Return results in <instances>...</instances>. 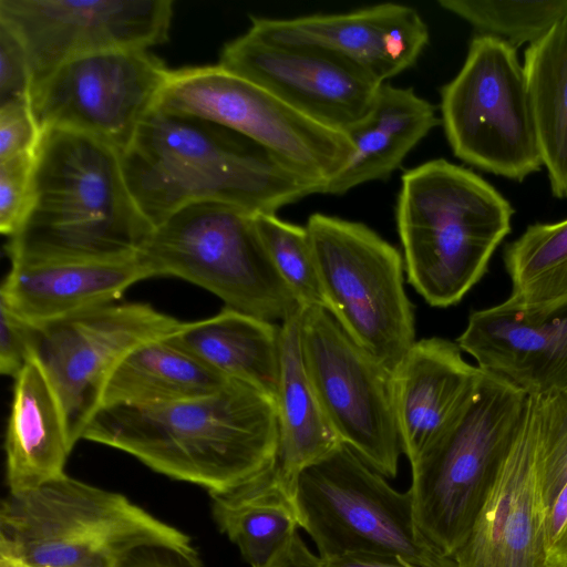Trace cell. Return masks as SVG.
Masks as SVG:
<instances>
[{"instance_id":"obj_1","label":"cell","mask_w":567,"mask_h":567,"mask_svg":"<svg viewBox=\"0 0 567 567\" xmlns=\"http://www.w3.org/2000/svg\"><path fill=\"white\" fill-rule=\"evenodd\" d=\"M76 440L123 451L159 474L216 496L276 466L279 426L274 399L228 380L197 398L99 409L80 424Z\"/></svg>"},{"instance_id":"obj_2","label":"cell","mask_w":567,"mask_h":567,"mask_svg":"<svg viewBox=\"0 0 567 567\" xmlns=\"http://www.w3.org/2000/svg\"><path fill=\"white\" fill-rule=\"evenodd\" d=\"M127 185L153 226L189 204L276 214L324 184L217 123L156 106L121 153Z\"/></svg>"},{"instance_id":"obj_3","label":"cell","mask_w":567,"mask_h":567,"mask_svg":"<svg viewBox=\"0 0 567 567\" xmlns=\"http://www.w3.org/2000/svg\"><path fill=\"white\" fill-rule=\"evenodd\" d=\"M154 226L125 178L121 153L50 128L35 151L30 199L6 246L11 265L135 258Z\"/></svg>"},{"instance_id":"obj_4","label":"cell","mask_w":567,"mask_h":567,"mask_svg":"<svg viewBox=\"0 0 567 567\" xmlns=\"http://www.w3.org/2000/svg\"><path fill=\"white\" fill-rule=\"evenodd\" d=\"M513 214L489 183L444 158L404 172L395 217L409 284L432 307L460 302L485 275Z\"/></svg>"},{"instance_id":"obj_5","label":"cell","mask_w":567,"mask_h":567,"mask_svg":"<svg viewBox=\"0 0 567 567\" xmlns=\"http://www.w3.org/2000/svg\"><path fill=\"white\" fill-rule=\"evenodd\" d=\"M147 545L195 549L187 534L126 496L65 473L1 505L0 556L28 567H117Z\"/></svg>"},{"instance_id":"obj_6","label":"cell","mask_w":567,"mask_h":567,"mask_svg":"<svg viewBox=\"0 0 567 567\" xmlns=\"http://www.w3.org/2000/svg\"><path fill=\"white\" fill-rule=\"evenodd\" d=\"M527 400L509 382L484 372L463 414L411 464L416 526L442 555L453 558L468 537Z\"/></svg>"},{"instance_id":"obj_7","label":"cell","mask_w":567,"mask_h":567,"mask_svg":"<svg viewBox=\"0 0 567 567\" xmlns=\"http://www.w3.org/2000/svg\"><path fill=\"white\" fill-rule=\"evenodd\" d=\"M255 216L218 202L189 204L154 226L137 259L150 278L177 277L226 307L282 322L301 306L276 270Z\"/></svg>"},{"instance_id":"obj_8","label":"cell","mask_w":567,"mask_h":567,"mask_svg":"<svg viewBox=\"0 0 567 567\" xmlns=\"http://www.w3.org/2000/svg\"><path fill=\"white\" fill-rule=\"evenodd\" d=\"M295 502L321 559L360 553L413 567H456L420 533L411 492L394 489L342 443L300 473Z\"/></svg>"},{"instance_id":"obj_9","label":"cell","mask_w":567,"mask_h":567,"mask_svg":"<svg viewBox=\"0 0 567 567\" xmlns=\"http://www.w3.org/2000/svg\"><path fill=\"white\" fill-rule=\"evenodd\" d=\"M306 228L326 309L392 373L415 342L403 256L362 223L316 213Z\"/></svg>"},{"instance_id":"obj_10","label":"cell","mask_w":567,"mask_h":567,"mask_svg":"<svg viewBox=\"0 0 567 567\" xmlns=\"http://www.w3.org/2000/svg\"><path fill=\"white\" fill-rule=\"evenodd\" d=\"M441 122L464 163L522 182L543 165L517 49L476 34L460 72L441 89Z\"/></svg>"},{"instance_id":"obj_11","label":"cell","mask_w":567,"mask_h":567,"mask_svg":"<svg viewBox=\"0 0 567 567\" xmlns=\"http://www.w3.org/2000/svg\"><path fill=\"white\" fill-rule=\"evenodd\" d=\"M156 106L230 128L324 186L353 151L344 132L306 116L218 64L171 70Z\"/></svg>"},{"instance_id":"obj_12","label":"cell","mask_w":567,"mask_h":567,"mask_svg":"<svg viewBox=\"0 0 567 567\" xmlns=\"http://www.w3.org/2000/svg\"><path fill=\"white\" fill-rule=\"evenodd\" d=\"M300 344L315 394L339 441L379 474L395 478L402 446L391 372L320 306L301 308Z\"/></svg>"},{"instance_id":"obj_13","label":"cell","mask_w":567,"mask_h":567,"mask_svg":"<svg viewBox=\"0 0 567 567\" xmlns=\"http://www.w3.org/2000/svg\"><path fill=\"white\" fill-rule=\"evenodd\" d=\"M169 71L150 50L85 54L56 68L31 94L41 131L68 130L122 153L156 107Z\"/></svg>"},{"instance_id":"obj_14","label":"cell","mask_w":567,"mask_h":567,"mask_svg":"<svg viewBox=\"0 0 567 567\" xmlns=\"http://www.w3.org/2000/svg\"><path fill=\"white\" fill-rule=\"evenodd\" d=\"M172 19V0H0V22L24 49L32 92L74 58L165 43Z\"/></svg>"},{"instance_id":"obj_15","label":"cell","mask_w":567,"mask_h":567,"mask_svg":"<svg viewBox=\"0 0 567 567\" xmlns=\"http://www.w3.org/2000/svg\"><path fill=\"white\" fill-rule=\"evenodd\" d=\"M218 65L342 132L370 111L381 85L324 49L275 41L249 29L224 45Z\"/></svg>"},{"instance_id":"obj_16","label":"cell","mask_w":567,"mask_h":567,"mask_svg":"<svg viewBox=\"0 0 567 567\" xmlns=\"http://www.w3.org/2000/svg\"><path fill=\"white\" fill-rule=\"evenodd\" d=\"M181 324L151 305L115 301L38 327L35 353L71 416L74 437L95 392L121 360Z\"/></svg>"},{"instance_id":"obj_17","label":"cell","mask_w":567,"mask_h":567,"mask_svg":"<svg viewBox=\"0 0 567 567\" xmlns=\"http://www.w3.org/2000/svg\"><path fill=\"white\" fill-rule=\"evenodd\" d=\"M547 511L536 400L528 396L470 535L453 555L456 567H547Z\"/></svg>"},{"instance_id":"obj_18","label":"cell","mask_w":567,"mask_h":567,"mask_svg":"<svg viewBox=\"0 0 567 567\" xmlns=\"http://www.w3.org/2000/svg\"><path fill=\"white\" fill-rule=\"evenodd\" d=\"M456 343L483 372L527 396L567 388V299L524 303L508 297L474 310Z\"/></svg>"},{"instance_id":"obj_19","label":"cell","mask_w":567,"mask_h":567,"mask_svg":"<svg viewBox=\"0 0 567 567\" xmlns=\"http://www.w3.org/2000/svg\"><path fill=\"white\" fill-rule=\"evenodd\" d=\"M249 30L275 41L324 49L380 84L413 66L430 38L420 13L399 3L291 19L252 16Z\"/></svg>"},{"instance_id":"obj_20","label":"cell","mask_w":567,"mask_h":567,"mask_svg":"<svg viewBox=\"0 0 567 567\" xmlns=\"http://www.w3.org/2000/svg\"><path fill=\"white\" fill-rule=\"evenodd\" d=\"M483 375L456 342L440 337L414 342L391 373L396 427L410 465L458 420Z\"/></svg>"},{"instance_id":"obj_21","label":"cell","mask_w":567,"mask_h":567,"mask_svg":"<svg viewBox=\"0 0 567 567\" xmlns=\"http://www.w3.org/2000/svg\"><path fill=\"white\" fill-rule=\"evenodd\" d=\"M147 278L137 256L16 264L2 281L0 301L40 327L115 302L132 285Z\"/></svg>"},{"instance_id":"obj_22","label":"cell","mask_w":567,"mask_h":567,"mask_svg":"<svg viewBox=\"0 0 567 567\" xmlns=\"http://www.w3.org/2000/svg\"><path fill=\"white\" fill-rule=\"evenodd\" d=\"M13 380L6 478L9 493H19L63 475L76 441L71 416L37 353Z\"/></svg>"},{"instance_id":"obj_23","label":"cell","mask_w":567,"mask_h":567,"mask_svg":"<svg viewBox=\"0 0 567 567\" xmlns=\"http://www.w3.org/2000/svg\"><path fill=\"white\" fill-rule=\"evenodd\" d=\"M435 107L411 87L380 85L370 111L344 133L353 151L327 182L323 194L343 195L357 186L384 181L439 124Z\"/></svg>"},{"instance_id":"obj_24","label":"cell","mask_w":567,"mask_h":567,"mask_svg":"<svg viewBox=\"0 0 567 567\" xmlns=\"http://www.w3.org/2000/svg\"><path fill=\"white\" fill-rule=\"evenodd\" d=\"M301 308L280 323V370L275 398L279 443L274 470L293 501L300 473L341 444L305 369L300 344Z\"/></svg>"},{"instance_id":"obj_25","label":"cell","mask_w":567,"mask_h":567,"mask_svg":"<svg viewBox=\"0 0 567 567\" xmlns=\"http://www.w3.org/2000/svg\"><path fill=\"white\" fill-rule=\"evenodd\" d=\"M281 326L224 307L217 315L182 322L171 338L219 375L275 400L280 370Z\"/></svg>"},{"instance_id":"obj_26","label":"cell","mask_w":567,"mask_h":567,"mask_svg":"<svg viewBox=\"0 0 567 567\" xmlns=\"http://www.w3.org/2000/svg\"><path fill=\"white\" fill-rule=\"evenodd\" d=\"M172 334L138 346L106 375L76 426L75 439L83 420L99 409L187 400L209 394L229 380L184 350Z\"/></svg>"},{"instance_id":"obj_27","label":"cell","mask_w":567,"mask_h":567,"mask_svg":"<svg viewBox=\"0 0 567 567\" xmlns=\"http://www.w3.org/2000/svg\"><path fill=\"white\" fill-rule=\"evenodd\" d=\"M523 68L551 194L567 198V17L526 48Z\"/></svg>"},{"instance_id":"obj_28","label":"cell","mask_w":567,"mask_h":567,"mask_svg":"<svg viewBox=\"0 0 567 567\" xmlns=\"http://www.w3.org/2000/svg\"><path fill=\"white\" fill-rule=\"evenodd\" d=\"M274 468L237 489L212 496L217 527L251 567H265L300 527L296 502Z\"/></svg>"},{"instance_id":"obj_29","label":"cell","mask_w":567,"mask_h":567,"mask_svg":"<svg viewBox=\"0 0 567 567\" xmlns=\"http://www.w3.org/2000/svg\"><path fill=\"white\" fill-rule=\"evenodd\" d=\"M504 264L511 298L524 303L567 299V218L529 225L505 247Z\"/></svg>"},{"instance_id":"obj_30","label":"cell","mask_w":567,"mask_h":567,"mask_svg":"<svg viewBox=\"0 0 567 567\" xmlns=\"http://www.w3.org/2000/svg\"><path fill=\"white\" fill-rule=\"evenodd\" d=\"M437 3L468 22L476 34L501 39L516 49L536 42L567 17V0H439Z\"/></svg>"},{"instance_id":"obj_31","label":"cell","mask_w":567,"mask_h":567,"mask_svg":"<svg viewBox=\"0 0 567 567\" xmlns=\"http://www.w3.org/2000/svg\"><path fill=\"white\" fill-rule=\"evenodd\" d=\"M255 223L265 248L282 280L301 307L326 308L308 230L276 214H259Z\"/></svg>"},{"instance_id":"obj_32","label":"cell","mask_w":567,"mask_h":567,"mask_svg":"<svg viewBox=\"0 0 567 567\" xmlns=\"http://www.w3.org/2000/svg\"><path fill=\"white\" fill-rule=\"evenodd\" d=\"M535 400L548 508L567 483V388Z\"/></svg>"},{"instance_id":"obj_33","label":"cell","mask_w":567,"mask_h":567,"mask_svg":"<svg viewBox=\"0 0 567 567\" xmlns=\"http://www.w3.org/2000/svg\"><path fill=\"white\" fill-rule=\"evenodd\" d=\"M35 151L0 162V230L8 237L20 225L30 199Z\"/></svg>"},{"instance_id":"obj_34","label":"cell","mask_w":567,"mask_h":567,"mask_svg":"<svg viewBox=\"0 0 567 567\" xmlns=\"http://www.w3.org/2000/svg\"><path fill=\"white\" fill-rule=\"evenodd\" d=\"M41 135L30 99L0 103V162L33 152Z\"/></svg>"},{"instance_id":"obj_35","label":"cell","mask_w":567,"mask_h":567,"mask_svg":"<svg viewBox=\"0 0 567 567\" xmlns=\"http://www.w3.org/2000/svg\"><path fill=\"white\" fill-rule=\"evenodd\" d=\"M0 372L14 379L35 354L38 326L0 301Z\"/></svg>"},{"instance_id":"obj_36","label":"cell","mask_w":567,"mask_h":567,"mask_svg":"<svg viewBox=\"0 0 567 567\" xmlns=\"http://www.w3.org/2000/svg\"><path fill=\"white\" fill-rule=\"evenodd\" d=\"M32 75L24 49L16 34L0 22V103L30 99Z\"/></svg>"},{"instance_id":"obj_37","label":"cell","mask_w":567,"mask_h":567,"mask_svg":"<svg viewBox=\"0 0 567 567\" xmlns=\"http://www.w3.org/2000/svg\"><path fill=\"white\" fill-rule=\"evenodd\" d=\"M547 567H567V483L550 504L545 524Z\"/></svg>"},{"instance_id":"obj_38","label":"cell","mask_w":567,"mask_h":567,"mask_svg":"<svg viewBox=\"0 0 567 567\" xmlns=\"http://www.w3.org/2000/svg\"><path fill=\"white\" fill-rule=\"evenodd\" d=\"M117 567H204L197 551L165 545L142 546L130 553Z\"/></svg>"},{"instance_id":"obj_39","label":"cell","mask_w":567,"mask_h":567,"mask_svg":"<svg viewBox=\"0 0 567 567\" xmlns=\"http://www.w3.org/2000/svg\"><path fill=\"white\" fill-rule=\"evenodd\" d=\"M265 567H320V559L296 532Z\"/></svg>"},{"instance_id":"obj_40","label":"cell","mask_w":567,"mask_h":567,"mask_svg":"<svg viewBox=\"0 0 567 567\" xmlns=\"http://www.w3.org/2000/svg\"><path fill=\"white\" fill-rule=\"evenodd\" d=\"M319 559L320 567H413L396 557L360 553Z\"/></svg>"},{"instance_id":"obj_41","label":"cell","mask_w":567,"mask_h":567,"mask_svg":"<svg viewBox=\"0 0 567 567\" xmlns=\"http://www.w3.org/2000/svg\"><path fill=\"white\" fill-rule=\"evenodd\" d=\"M0 567H28L14 559L0 556Z\"/></svg>"}]
</instances>
